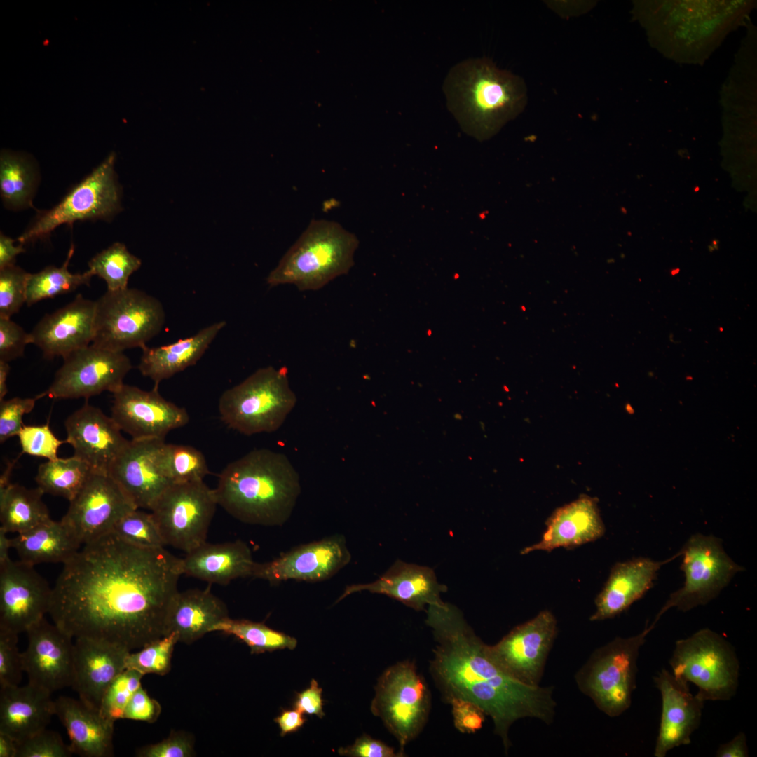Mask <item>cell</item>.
Masks as SVG:
<instances>
[{"instance_id":"1","label":"cell","mask_w":757,"mask_h":757,"mask_svg":"<svg viewBox=\"0 0 757 757\" xmlns=\"http://www.w3.org/2000/svg\"><path fill=\"white\" fill-rule=\"evenodd\" d=\"M182 575L181 559L164 547H137L110 532L63 564L48 613L72 638L141 649L167 635Z\"/></svg>"},{"instance_id":"2","label":"cell","mask_w":757,"mask_h":757,"mask_svg":"<svg viewBox=\"0 0 757 757\" xmlns=\"http://www.w3.org/2000/svg\"><path fill=\"white\" fill-rule=\"evenodd\" d=\"M426 612L435 641L430 673L446 702L461 698L479 707L491 718L505 753L517 721L552 723L557 706L552 687L527 685L504 671L456 606L442 602Z\"/></svg>"},{"instance_id":"3","label":"cell","mask_w":757,"mask_h":757,"mask_svg":"<svg viewBox=\"0 0 757 757\" xmlns=\"http://www.w3.org/2000/svg\"><path fill=\"white\" fill-rule=\"evenodd\" d=\"M217 504L244 523L281 526L301 492L298 472L283 453L254 449L228 464L214 489Z\"/></svg>"},{"instance_id":"4","label":"cell","mask_w":757,"mask_h":757,"mask_svg":"<svg viewBox=\"0 0 757 757\" xmlns=\"http://www.w3.org/2000/svg\"><path fill=\"white\" fill-rule=\"evenodd\" d=\"M449 110L461 125L481 138L494 134L521 113L527 103L524 79L500 69L489 58L455 64L443 83Z\"/></svg>"},{"instance_id":"5","label":"cell","mask_w":757,"mask_h":757,"mask_svg":"<svg viewBox=\"0 0 757 757\" xmlns=\"http://www.w3.org/2000/svg\"><path fill=\"white\" fill-rule=\"evenodd\" d=\"M357 245L355 236L339 223L313 219L266 282L271 287L292 284L301 291L319 289L348 273Z\"/></svg>"},{"instance_id":"6","label":"cell","mask_w":757,"mask_h":757,"mask_svg":"<svg viewBox=\"0 0 757 757\" xmlns=\"http://www.w3.org/2000/svg\"><path fill=\"white\" fill-rule=\"evenodd\" d=\"M296 403L285 368H261L227 389L219 401L222 421L245 435L272 432L280 428Z\"/></svg>"},{"instance_id":"7","label":"cell","mask_w":757,"mask_h":757,"mask_svg":"<svg viewBox=\"0 0 757 757\" xmlns=\"http://www.w3.org/2000/svg\"><path fill=\"white\" fill-rule=\"evenodd\" d=\"M655 625L640 633L618 636L596 648L575 676L580 690L610 717L627 711L636 686L637 661L646 637Z\"/></svg>"},{"instance_id":"8","label":"cell","mask_w":757,"mask_h":757,"mask_svg":"<svg viewBox=\"0 0 757 757\" xmlns=\"http://www.w3.org/2000/svg\"><path fill=\"white\" fill-rule=\"evenodd\" d=\"M671 673L693 683L706 701H728L739 686V661L730 643L717 632L701 629L676 641L669 660Z\"/></svg>"},{"instance_id":"9","label":"cell","mask_w":757,"mask_h":757,"mask_svg":"<svg viewBox=\"0 0 757 757\" xmlns=\"http://www.w3.org/2000/svg\"><path fill=\"white\" fill-rule=\"evenodd\" d=\"M165 322L163 306L156 297L137 289H107L96 301L92 344L117 352L142 348Z\"/></svg>"},{"instance_id":"10","label":"cell","mask_w":757,"mask_h":757,"mask_svg":"<svg viewBox=\"0 0 757 757\" xmlns=\"http://www.w3.org/2000/svg\"><path fill=\"white\" fill-rule=\"evenodd\" d=\"M431 707L430 693L423 677L412 662L405 660L389 667L379 677L371 704L400 744L399 751L422 731Z\"/></svg>"},{"instance_id":"11","label":"cell","mask_w":757,"mask_h":757,"mask_svg":"<svg viewBox=\"0 0 757 757\" xmlns=\"http://www.w3.org/2000/svg\"><path fill=\"white\" fill-rule=\"evenodd\" d=\"M679 554L682 556L681 570L684 573V583L669 595L652 622L654 625L672 608L686 612L707 604L719 595L736 573L744 570L725 552L721 539L713 535H692Z\"/></svg>"},{"instance_id":"12","label":"cell","mask_w":757,"mask_h":757,"mask_svg":"<svg viewBox=\"0 0 757 757\" xmlns=\"http://www.w3.org/2000/svg\"><path fill=\"white\" fill-rule=\"evenodd\" d=\"M110 154L56 206L42 212L17 240L24 245L47 237L57 226L86 219L108 220L121 210V190Z\"/></svg>"},{"instance_id":"13","label":"cell","mask_w":757,"mask_h":757,"mask_svg":"<svg viewBox=\"0 0 757 757\" xmlns=\"http://www.w3.org/2000/svg\"><path fill=\"white\" fill-rule=\"evenodd\" d=\"M217 501L203 481L172 483L151 510L165 545L186 554L206 542Z\"/></svg>"},{"instance_id":"14","label":"cell","mask_w":757,"mask_h":757,"mask_svg":"<svg viewBox=\"0 0 757 757\" xmlns=\"http://www.w3.org/2000/svg\"><path fill=\"white\" fill-rule=\"evenodd\" d=\"M63 358L50 387L36 397L88 399L104 391L114 393L124 384L132 363L123 352L93 344L77 349Z\"/></svg>"},{"instance_id":"15","label":"cell","mask_w":757,"mask_h":757,"mask_svg":"<svg viewBox=\"0 0 757 757\" xmlns=\"http://www.w3.org/2000/svg\"><path fill=\"white\" fill-rule=\"evenodd\" d=\"M557 633L556 618L544 610L514 627L496 644L487 646V650L510 676L525 684L539 686Z\"/></svg>"},{"instance_id":"16","label":"cell","mask_w":757,"mask_h":757,"mask_svg":"<svg viewBox=\"0 0 757 757\" xmlns=\"http://www.w3.org/2000/svg\"><path fill=\"white\" fill-rule=\"evenodd\" d=\"M69 502L61 521L81 545L111 532L121 517L137 509L108 473L93 470Z\"/></svg>"},{"instance_id":"17","label":"cell","mask_w":757,"mask_h":757,"mask_svg":"<svg viewBox=\"0 0 757 757\" xmlns=\"http://www.w3.org/2000/svg\"><path fill=\"white\" fill-rule=\"evenodd\" d=\"M113 395L111 417L132 439H165L189 421L186 410L163 398L156 388L147 391L124 383Z\"/></svg>"},{"instance_id":"18","label":"cell","mask_w":757,"mask_h":757,"mask_svg":"<svg viewBox=\"0 0 757 757\" xmlns=\"http://www.w3.org/2000/svg\"><path fill=\"white\" fill-rule=\"evenodd\" d=\"M342 535L304 544L273 560L255 563L251 577L272 585L289 580L318 582L330 578L350 561Z\"/></svg>"},{"instance_id":"19","label":"cell","mask_w":757,"mask_h":757,"mask_svg":"<svg viewBox=\"0 0 757 757\" xmlns=\"http://www.w3.org/2000/svg\"><path fill=\"white\" fill-rule=\"evenodd\" d=\"M52 590L34 566L11 560L0 566V628L26 632L49 613Z\"/></svg>"},{"instance_id":"20","label":"cell","mask_w":757,"mask_h":757,"mask_svg":"<svg viewBox=\"0 0 757 757\" xmlns=\"http://www.w3.org/2000/svg\"><path fill=\"white\" fill-rule=\"evenodd\" d=\"M27 649L22 653L28 683L50 693L71 687L74 680L72 637L45 618L29 627Z\"/></svg>"},{"instance_id":"21","label":"cell","mask_w":757,"mask_h":757,"mask_svg":"<svg viewBox=\"0 0 757 757\" xmlns=\"http://www.w3.org/2000/svg\"><path fill=\"white\" fill-rule=\"evenodd\" d=\"M164 443V439L129 440L109 471V475L138 509L151 510L172 484L160 463Z\"/></svg>"},{"instance_id":"22","label":"cell","mask_w":757,"mask_h":757,"mask_svg":"<svg viewBox=\"0 0 757 757\" xmlns=\"http://www.w3.org/2000/svg\"><path fill=\"white\" fill-rule=\"evenodd\" d=\"M653 682L661 695L662 713L653 756L665 757L672 749L691 742L698 729L704 702L690 692L689 683L662 669Z\"/></svg>"},{"instance_id":"23","label":"cell","mask_w":757,"mask_h":757,"mask_svg":"<svg viewBox=\"0 0 757 757\" xmlns=\"http://www.w3.org/2000/svg\"><path fill=\"white\" fill-rule=\"evenodd\" d=\"M66 442L74 456L86 463L93 471L108 473L118 456L129 442L113 418L100 409L86 402L64 422Z\"/></svg>"},{"instance_id":"24","label":"cell","mask_w":757,"mask_h":757,"mask_svg":"<svg viewBox=\"0 0 757 757\" xmlns=\"http://www.w3.org/2000/svg\"><path fill=\"white\" fill-rule=\"evenodd\" d=\"M96 301L79 294L66 306L46 314L29 333L32 343L46 359L65 357L90 345L94 335Z\"/></svg>"},{"instance_id":"25","label":"cell","mask_w":757,"mask_h":757,"mask_svg":"<svg viewBox=\"0 0 757 757\" xmlns=\"http://www.w3.org/2000/svg\"><path fill=\"white\" fill-rule=\"evenodd\" d=\"M130 652L123 647L101 641L75 639L71 687L77 692L79 700L99 710L106 690L125 669V658Z\"/></svg>"},{"instance_id":"26","label":"cell","mask_w":757,"mask_h":757,"mask_svg":"<svg viewBox=\"0 0 757 757\" xmlns=\"http://www.w3.org/2000/svg\"><path fill=\"white\" fill-rule=\"evenodd\" d=\"M362 591L383 594L416 611H423L426 605L442 603L440 594L446 592L447 587L437 582L430 567L397 560L374 582L346 586L336 603Z\"/></svg>"},{"instance_id":"27","label":"cell","mask_w":757,"mask_h":757,"mask_svg":"<svg viewBox=\"0 0 757 757\" xmlns=\"http://www.w3.org/2000/svg\"><path fill=\"white\" fill-rule=\"evenodd\" d=\"M679 552L664 561L637 557L616 563L595 599L591 621L615 618L641 599L653 586L661 567L679 557Z\"/></svg>"},{"instance_id":"28","label":"cell","mask_w":757,"mask_h":757,"mask_svg":"<svg viewBox=\"0 0 757 757\" xmlns=\"http://www.w3.org/2000/svg\"><path fill=\"white\" fill-rule=\"evenodd\" d=\"M541 540L524 548L526 554L535 551L550 552L559 547L573 548L602 537L605 526L595 498L582 496L557 508L547 519Z\"/></svg>"},{"instance_id":"29","label":"cell","mask_w":757,"mask_h":757,"mask_svg":"<svg viewBox=\"0 0 757 757\" xmlns=\"http://www.w3.org/2000/svg\"><path fill=\"white\" fill-rule=\"evenodd\" d=\"M48 690L28 683L0 688V732L16 742L46 728L55 715V700Z\"/></svg>"},{"instance_id":"30","label":"cell","mask_w":757,"mask_h":757,"mask_svg":"<svg viewBox=\"0 0 757 757\" xmlns=\"http://www.w3.org/2000/svg\"><path fill=\"white\" fill-rule=\"evenodd\" d=\"M55 715L67 731L73 753L83 757L114 756V723L99 710L81 700L60 696L55 700Z\"/></svg>"},{"instance_id":"31","label":"cell","mask_w":757,"mask_h":757,"mask_svg":"<svg viewBox=\"0 0 757 757\" xmlns=\"http://www.w3.org/2000/svg\"><path fill=\"white\" fill-rule=\"evenodd\" d=\"M255 563L251 550L242 540L205 542L181 559V569L182 574L224 585L238 578L251 577Z\"/></svg>"},{"instance_id":"32","label":"cell","mask_w":757,"mask_h":757,"mask_svg":"<svg viewBox=\"0 0 757 757\" xmlns=\"http://www.w3.org/2000/svg\"><path fill=\"white\" fill-rule=\"evenodd\" d=\"M228 617L226 605L210 589L178 591L169 607L167 635L175 632L179 642L190 644Z\"/></svg>"},{"instance_id":"33","label":"cell","mask_w":757,"mask_h":757,"mask_svg":"<svg viewBox=\"0 0 757 757\" xmlns=\"http://www.w3.org/2000/svg\"><path fill=\"white\" fill-rule=\"evenodd\" d=\"M226 325L225 321H219L175 343L157 347L144 346L138 366L139 371L150 378L154 383V388L158 389L162 381L194 365Z\"/></svg>"},{"instance_id":"34","label":"cell","mask_w":757,"mask_h":757,"mask_svg":"<svg viewBox=\"0 0 757 757\" xmlns=\"http://www.w3.org/2000/svg\"><path fill=\"white\" fill-rule=\"evenodd\" d=\"M19 560L35 566L43 563H66L81 547L66 525L52 519L11 538Z\"/></svg>"},{"instance_id":"35","label":"cell","mask_w":757,"mask_h":757,"mask_svg":"<svg viewBox=\"0 0 757 757\" xmlns=\"http://www.w3.org/2000/svg\"><path fill=\"white\" fill-rule=\"evenodd\" d=\"M39 488L28 489L18 484L0 485L1 528L21 533L50 519Z\"/></svg>"},{"instance_id":"36","label":"cell","mask_w":757,"mask_h":757,"mask_svg":"<svg viewBox=\"0 0 757 757\" xmlns=\"http://www.w3.org/2000/svg\"><path fill=\"white\" fill-rule=\"evenodd\" d=\"M28 157L4 150L0 156V192L5 205L11 209L32 205L36 173Z\"/></svg>"},{"instance_id":"37","label":"cell","mask_w":757,"mask_h":757,"mask_svg":"<svg viewBox=\"0 0 757 757\" xmlns=\"http://www.w3.org/2000/svg\"><path fill=\"white\" fill-rule=\"evenodd\" d=\"M92 470L73 456L57 458L40 464L35 480L44 493L61 496L71 501L81 489Z\"/></svg>"},{"instance_id":"38","label":"cell","mask_w":757,"mask_h":757,"mask_svg":"<svg viewBox=\"0 0 757 757\" xmlns=\"http://www.w3.org/2000/svg\"><path fill=\"white\" fill-rule=\"evenodd\" d=\"M74 252V247L71 245L62 266H49L38 273L29 274L26 289L28 306L46 299L71 292L81 285H90L93 275L88 271L72 273L68 270Z\"/></svg>"},{"instance_id":"39","label":"cell","mask_w":757,"mask_h":757,"mask_svg":"<svg viewBox=\"0 0 757 757\" xmlns=\"http://www.w3.org/2000/svg\"><path fill=\"white\" fill-rule=\"evenodd\" d=\"M214 631L236 636L250 648L252 654L286 648L293 650L297 645L295 638L273 629L264 623L247 620H233L228 617L214 625L211 632Z\"/></svg>"},{"instance_id":"40","label":"cell","mask_w":757,"mask_h":757,"mask_svg":"<svg viewBox=\"0 0 757 757\" xmlns=\"http://www.w3.org/2000/svg\"><path fill=\"white\" fill-rule=\"evenodd\" d=\"M141 265L140 259L117 242L95 255L88 262V271L103 279L108 290L116 291L128 287L130 276Z\"/></svg>"},{"instance_id":"41","label":"cell","mask_w":757,"mask_h":757,"mask_svg":"<svg viewBox=\"0 0 757 757\" xmlns=\"http://www.w3.org/2000/svg\"><path fill=\"white\" fill-rule=\"evenodd\" d=\"M160 463L172 484L203 481L210 473L204 455L188 445L165 442L161 451Z\"/></svg>"},{"instance_id":"42","label":"cell","mask_w":757,"mask_h":757,"mask_svg":"<svg viewBox=\"0 0 757 757\" xmlns=\"http://www.w3.org/2000/svg\"><path fill=\"white\" fill-rule=\"evenodd\" d=\"M123 540L143 548L165 546L158 524L151 512L135 509L115 524L112 531Z\"/></svg>"},{"instance_id":"43","label":"cell","mask_w":757,"mask_h":757,"mask_svg":"<svg viewBox=\"0 0 757 757\" xmlns=\"http://www.w3.org/2000/svg\"><path fill=\"white\" fill-rule=\"evenodd\" d=\"M179 642L175 632L157 639L136 653H129L125 658V669L135 670L144 676L155 674L163 676L171 668L174 646Z\"/></svg>"},{"instance_id":"44","label":"cell","mask_w":757,"mask_h":757,"mask_svg":"<svg viewBox=\"0 0 757 757\" xmlns=\"http://www.w3.org/2000/svg\"><path fill=\"white\" fill-rule=\"evenodd\" d=\"M143 674L125 669L106 690L100 706V714L107 721L114 722L123 718L125 709L133 694L141 686Z\"/></svg>"},{"instance_id":"45","label":"cell","mask_w":757,"mask_h":757,"mask_svg":"<svg viewBox=\"0 0 757 757\" xmlns=\"http://www.w3.org/2000/svg\"><path fill=\"white\" fill-rule=\"evenodd\" d=\"M29 274L15 265L0 270V318H11L26 303Z\"/></svg>"},{"instance_id":"46","label":"cell","mask_w":757,"mask_h":757,"mask_svg":"<svg viewBox=\"0 0 757 757\" xmlns=\"http://www.w3.org/2000/svg\"><path fill=\"white\" fill-rule=\"evenodd\" d=\"M18 437L22 453L30 456L43 457L48 460L57 458V450L66 440L56 437L48 424L41 425H23Z\"/></svg>"},{"instance_id":"47","label":"cell","mask_w":757,"mask_h":757,"mask_svg":"<svg viewBox=\"0 0 757 757\" xmlns=\"http://www.w3.org/2000/svg\"><path fill=\"white\" fill-rule=\"evenodd\" d=\"M16 757H68L73 754L60 735L47 730L20 742H16Z\"/></svg>"},{"instance_id":"48","label":"cell","mask_w":757,"mask_h":757,"mask_svg":"<svg viewBox=\"0 0 757 757\" xmlns=\"http://www.w3.org/2000/svg\"><path fill=\"white\" fill-rule=\"evenodd\" d=\"M18 634L0 628V688L18 686L23 670L22 653L18 651Z\"/></svg>"},{"instance_id":"49","label":"cell","mask_w":757,"mask_h":757,"mask_svg":"<svg viewBox=\"0 0 757 757\" xmlns=\"http://www.w3.org/2000/svg\"><path fill=\"white\" fill-rule=\"evenodd\" d=\"M36 397H13L0 401V442L18 435L24 425L22 416L32 411Z\"/></svg>"},{"instance_id":"50","label":"cell","mask_w":757,"mask_h":757,"mask_svg":"<svg viewBox=\"0 0 757 757\" xmlns=\"http://www.w3.org/2000/svg\"><path fill=\"white\" fill-rule=\"evenodd\" d=\"M31 336L11 318H0V360L10 362L23 356Z\"/></svg>"},{"instance_id":"51","label":"cell","mask_w":757,"mask_h":757,"mask_svg":"<svg viewBox=\"0 0 757 757\" xmlns=\"http://www.w3.org/2000/svg\"><path fill=\"white\" fill-rule=\"evenodd\" d=\"M194 754L193 742L183 732H171L163 741L140 749L137 756L141 757H190Z\"/></svg>"},{"instance_id":"52","label":"cell","mask_w":757,"mask_h":757,"mask_svg":"<svg viewBox=\"0 0 757 757\" xmlns=\"http://www.w3.org/2000/svg\"><path fill=\"white\" fill-rule=\"evenodd\" d=\"M454 727L461 733L471 734L480 730L486 716L484 711L475 703L461 698H454L449 702Z\"/></svg>"},{"instance_id":"53","label":"cell","mask_w":757,"mask_h":757,"mask_svg":"<svg viewBox=\"0 0 757 757\" xmlns=\"http://www.w3.org/2000/svg\"><path fill=\"white\" fill-rule=\"evenodd\" d=\"M161 712L160 704L140 686L129 701L123 718L154 723Z\"/></svg>"},{"instance_id":"54","label":"cell","mask_w":757,"mask_h":757,"mask_svg":"<svg viewBox=\"0 0 757 757\" xmlns=\"http://www.w3.org/2000/svg\"><path fill=\"white\" fill-rule=\"evenodd\" d=\"M339 753L351 757H403L405 755L396 752L384 742L375 739L367 735L357 738L354 744L340 748Z\"/></svg>"},{"instance_id":"55","label":"cell","mask_w":757,"mask_h":757,"mask_svg":"<svg viewBox=\"0 0 757 757\" xmlns=\"http://www.w3.org/2000/svg\"><path fill=\"white\" fill-rule=\"evenodd\" d=\"M322 693V689L318 682L312 679L308 688L296 694L294 708L302 714L315 715L322 718L325 716Z\"/></svg>"},{"instance_id":"56","label":"cell","mask_w":757,"mask_h":757,"mask_svg":"<svg viewBox=\"0 0 757 757\" xmlns=\"http://www.w3.org/2000/svg\"><path fill=\"white\" fill-rule=\"evenodd\" d=\"M274 721L280 728V736L284 737L287 734L298 731L305 723L306 718L301 712L295 709H284L274 719Z\"/></svg>"},{"instance_id":"57","label":"cell","mask_w":757,"mask_h":757,"mask_svg":"<svg viewBox=\"0 0 757 757\" xmlns=\"http://www.w3.org/2000/svg\"><path fill=\"white\" fill-rule=\"evenodd\" d=\"M715 756L716 757H748L749 749L745 733L740 732L729 742L720 744Z\"/></svg>"},{"instance_id":"58","label":"cell","mask_w":757,"mask_h":757,"mask_svg":"<svg viewBox=\"0 0 757 757\" xmlns=\"http://www.w3.org/2000/svg\"><path fill=\"white\" fill-rule=\"evenodd\" d=\"M15 240L0 234V270L15 265L16 257L25 252L22 244L14 245Z\"/></svg>"},{"instance_id":"59","label":"cell","mask_w":757,"mask_h":757,"mask_svg":"<svg viewBox=\"0 0 757 757\" xmlns=\"http://www.w3.org/2000/svg\"><path fill=\"white\" fill-rule=\"evenodd\" d=\"M16 741L6 733L0 732V757H16Z\"/></svg>"},{"instance_id":"60","label":"cell","mask_w":757,"mask_h":757,"mask_svg":"<svg viewBox=\"0 0 757 757\" xmlns=\"http://www.w3.org/2000/svg\"><path fill=\"white\" fill-rule=\"evenodd\" d=\"M7 533L6 531L0 527V566L11 560L9 557V550L12 548L11 538L8 537Z\"/></svg>"},{"instance_id":"61","label":"cell","mask_w":757,"mask_h":757,"mask_svg":"<svg viewBox=\"0 0 757 757\" xmlns=\"http://www.w3.org/2000/svg\"><path fill=\"white\" fill-rule=\"evenodd\" d=\"M9 372L10 366L8 362L0 360V401L4 400V398L8 393L6 381Z\"/></svg>"},{"instance_id":"62","label":"cell","mask_w":757,"mask_h":757,"mask_svg":"<svg viewBox=\"0 0 757 757\" xmlns=\"http://www.w3.org/2000/svg\"><path fill=\"white\" fill-rule=\"evenodd\" d=\"M678 271H679V269H677V271L676 270H674V271H672L671 274L672 275H676V273H678Z\"/></svg>"}]
</instances>
